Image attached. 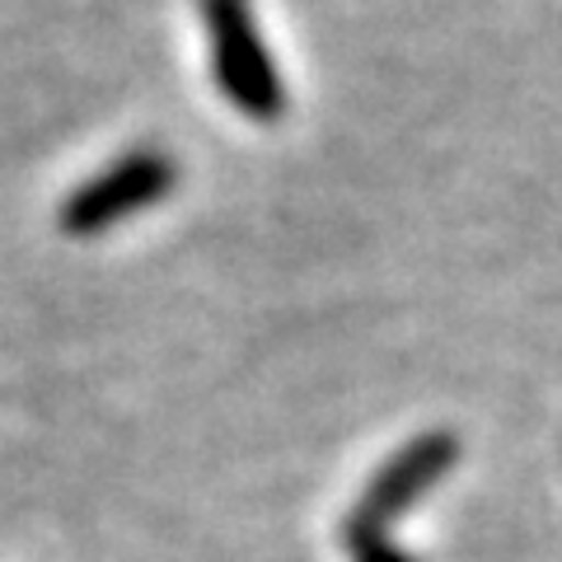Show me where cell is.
Returning <instances> with one entry per match:
<instances>
[{"label":"cell","mask_w":562,"mask_h":562,"mask_svg":"<svg viewBox=\"0 0 562 562\" xmlns=\"http://www.w3.org/2000/svg\"><path fill=\"white\" fill-rule=\"evenodd\" d=\"M202 20H206L211 66H216L221 94L244 117L277 122L286 113V85H281V70L254 24L249 0H202Z\"/></svg>","instance_id":"cell-1"},{"label":"cell","mask_w":562,"mask_h":562,"mask_svg":"<svg viewBox=\"0 0 562 562\" xmlns=\"http://www.w3.org/2000/svg\"><path fill=\"white\" fill-rule=\"evenodd\" d=\"M173 183H179V165L165 150L140 146L132 155H122L109 169H99L90 183H80L61 202V231L66 235H103L109 225H117L132 211H146L155 202H165Z\"/></svg>","instance_id":"cell-2"}]
</instances>
